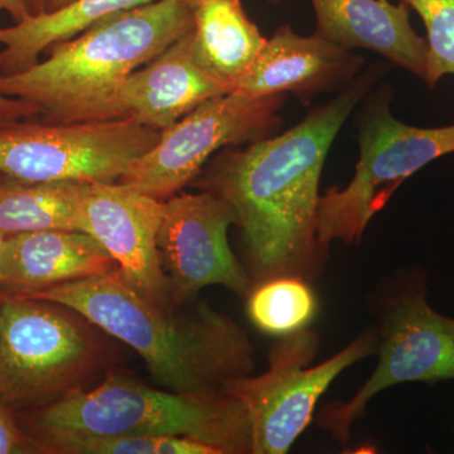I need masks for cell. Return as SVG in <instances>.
I'll use <instances>...</instances> for the list:
<instances>
[{
  "label": "cell",
  "mask_w": 454,
  "mask_h": 454,
  "mask_svg": "<svg viewBox=\"0 0 454 454\" xmlns=\"http://www.w3.org/2000/svg\"><path fill=\"white\" fill-rule=\"evenodd\" d=\"M4 236L0 235V258H2V250H3V245H4ZM0 279H2V277H0Z\"/></svg>",
  "instance_id": "28"
},
{
  "label": "cell",
  "mask_w": 454,
  "mask_h": 454,
  "mask_svg": "<svg viewBox=\"0 0 454 454\" xmlns=\"http://www.w3.org/2000/svg\"><path fill=\"white\" fill-rule=\"evenodd\" d=\"M9 293V292H8ZM74 310L98 330L133 348L155 382L177 393L223 390V384L255 369L254 346L243 328L208 304L166 312L125 282L121 270L13 293Z\"/></svg>",
  "instance_id": "2"
},
{
  "label": "cell",
  "mask_w": 454,
  "mask_h": 454,
  "mask_svg": "<svg viewBox=\"0 0 454 454\" xmlns=\"http://www.w3.org/2000/svg\"><path fill=\"white\" fill-rule=\"evenodd\" d=\"M116 269V260L88 232H23L4 239L0 286L9 293L42 291L106 276Z\"/></svg>",
  "instance_id": "15"
},
{
  "label": "cell",
  "mask_w": 454,
  "mask_h": 454,
  "mask_svg": "<svg viewBox=\"0 0 454 454\" xmlns=\"http://www.w3.org/2000/svg\"><path fill=\"white\" fill-rule=\"evenodd\" d=\"M317 35L343 49H365L423 79L427 41L411 25V8L389 0H310Z\"/></svg>",
  "instance_id": "16"
},
{
  "label": "cell",
  "mask_w": 454,
  "mask_h": 454,
  "mask_svg": "<svg viewBox=\"0 0 454 454\" xmlns=\"http://www.w3.org/2000/svg\"><path fill=\"white\" fill-rule=\"evenodd\" d=\"M86 182L0 179V235L46 230L83 231L82 199Z\"/></svg>",
  "instance_id": "19"
},
{
  "label": "cell",
  "mask_w": 454,
  "mask_h": 454,
  "mask_svg": "<svg viewBox=\"0 0 454 454\" xmlns=\"http://www.w3.org/2000/svg\"><path fill=\"white\" fill-rule=\"evenodd\" d=\"M182 450L179 435H118L65 442L52 454H181Z\"/></svg>",
  "instance_id": "22"
},
{
  "label": "cell",
  "mask_w": 454,
  "mask_h": 454,
  "mask_svg": "<svg viewBox=\"0 0 454 454\" xmlns=\"http://www.w3.org/2000/svg\"><path fill=\"white\" fill-rule=\"evenodd\" d=\"M32 4L35 14L44 13L46 11V0H32Z\"/></svg>",
  "instance_id": "27"
},
{
  "label": "cell",
  "mask_w": 454,
  "mask_h": 454,
  "mask_svg": "<svg viewBox=\"0 0 454 454\" xmlns=\"http://www.w3.org/2000/svg\"><path fill=\"white\" fill-rule=\"evenodd\" d=\"M360 122V160L345 188L321 196L317 235L325 249L333 241L360 243L372 217L405 179L454 152V125L418 128L391 115L385 97L369 103Z\"/></svg>",
  "instance_id": "6"
},
{
  "label": "cell",
  "mask_w": 454,
  "mask_h": 454,
  "mask_svg": "<svg viewBox=\"0 0 454 454\" xmlns=\"http://www.w3.org/2000/svg\"><path fill=\"white\" fill-rule=\"evenodd\" d=\"M229 92L197 62L191 29L130 74L114 98L110 119L131 118L163 131L208 98Z\"/></svg>",
  "instance_id": "14"
},
{
  "label": "cell",
  "mask_w": 454,
  "mask_h": 454,
  "mask_svg": "<svg viewBox=\"0 0 454 454\" xmlns=\"http://www.w3.org/2000/svg\"><path fill=\"white\" fill-rule=\"evenodd\" d=\"M197 62L230 92L252 67L267 38L241 0H190Z\"/></svg>",
  "instance_id": "17"
},
{
  "label": "cell",
  "mask_w": 454,
  "mask_h": 454,
  "mask_svg": "<svg viewBox=\"0 0 454 454\" xmlns=\"http://www.w3.org/2000/svg\"><path fill=\"white\" fill-rule=\"evenodd\" d=\"M369 68L292 129L223 155L202 188L235 212L253 286L277 277L312 282L327 258L317 235L319 181L333 140L379 76Z\"/></svg>",
  "instance_id": "1"
},
{
  "label": "cell",
  "mask_w": 454,
  "mask_h": 454,
  "mask_svg": "<svg viewBox=\"0 0 454 454\" xmlns=\"http://www.w3.org/2000/svg\"><path fill=\"white\" fill-rule=\"evenodd\" d=\"M32 453H38L37 448L27 437L25 430L18 426L13 411L0 393V454Z\"/></svg>",
  "instance_id": "23"
},
{
  "label": "cell",
  "mask_w": 454,
  "mask_h": 454,
  "mask_svg": "<svg viewBox=\"0 0 454 454\" xmlns=\"http://www.w3.org/2000/svg\"><path fill=\"white\" fill-rule=\"evenodd\" d=\"M20 417L38 453L52 454L65 442L118 435H182L220 454L252 453L247 409L226 391L154 389L121 372L107 373L94 389L79 387Z\"/></svg>",
  "instance_id": "4"
},
{
  "label": "cell",
  "mask_w": 454,
  "mask_h": 454,
  "mask_svg": "<svg viewBox=\"0 0 454 454\" xmlns=\"http://www.w3.org/2000/svg\"><path fill=\"white\" fill-rule=\"evenodd\" d=\"M73 2L74 0H46V11H44V13L59 11V9L64 8Z\"/></svg>",
  "instance_id": "26"
},
{
  "label": "cell",
  "mask_w": 454,
  "mask_h": 454,
  "mask_svg": "<svg viewBox=\"0 0 454 454\" xmlns=\"http://www.w3.org/2000/svg\"><path fill=\"white\" fill-rule=\"evenodd\" d=\"M268 2H270V3H277L278 0H268Z\"/></svg>",
  "instance_id": "29"
},
{
  "label": "cell",
  "mask_w": 454,
  "mask_h": 454,
  "mask_svg": "<svg viewBox=\"0 0 454 454\" xmlns=\"http://www.w3.org/2000/svg\"><path fill=\"white\" fill-rule=\"evenodd\" d=\"M379 363L369 380L348 402L330 403L317 422L346 443L354 424L381 391L405 384L454 380V318L441 315L427 300L424 276L409 277L391 298L381 327Z\"/></svg>",
  "instance_id": "9"
},
{
  "label": "cell",
  "mask_w": 454,
  "mask_h": 454,
  "mask_svg": "<svg viewBox=\"0 0 454 454\" xmlns=\"http://www.w3.org/2000/svg\"><path fill=\"white\" fill-rule=\"evenodd\" d=\"M97 325L74 310L8 293L0 297V393L29 411L85 387L109 358Z\"/></svg>",
  "instance_id": "5"
},
{
  "label": "cell",
  "mask_w": 454,
  "mask_h": 454,
  "mask_svg": "<svg viewBox=\"0 0 454 454\" xmlns=\"http://www.w3.org/2000/svg\"><path fill=\"white\" fill-rule=\"evenodd\" d=\"M160 138L131 118L0 128V173L25 182H118Z\"/></svg>",
  "instance_id": "8"
},
{
  "label": "cell",
  "mask_w": 454,
  "mask_h": 454,
  "mask_svg": "<svg viewBox=\"0 0 454 454\" xmlns=\"http://www.w3.org/2000/svg\"><path fill=\"white\" fill-rule=\"evenodd\" d=\"M7 12L14 23L22 22L35 14L32 0H0V12Z\"/></svg>",
  "instance_id": "25"
},
{
  "label": "cell",
  "mask_w": 454,
  "mask_h": 454,
  "mask_svg": "<svg viewBox=\"0 0 454 454\" xmlns=\"http://www.w3.org/2000/svg\"><path fill=\"white\" fill-rule=\"evenodd\" d=\"M317 300L309 282L277 277L256 284L249 293L247 313L260 331L283 337L303 330L315 318Z\"/></svg>",
  "instance_id": "20"
},
{
  "label": "cell",
  "mask_w": 454,
  "mask_h": 454,
  "mask_svg": "<svg viewBox=\"0 0 454 454\" xmlns=\"http://www.w3.org/2000/svg\"><path fill=\"white\" fill-rule=\"evenodd\" d=\"M231 206L210 191L177 193L164 201L158 252L170 303L179 309L210 286L249 295L253 280L230 247L227 231L235 225Z\"/></svg>",
  "instance_id": "11"
},
{
  "label": "cell",
  "mask_w": 454,
  "mask_h": 454,
  "mask_svg": "<svg viewBox=\"0 0 454 454\" xmlns=\"http://www.w3.org/2000/svg\"><path fill=\"white\" fill-rule=\"evenodd\" d=\"M82 215L83 232L116 260L125 282L157 309L175 310L158 252L164 201L119 182H86Z\"/></svg>",
  "instance_id": "12"
},
{
  "label": "cell",
  "mask_w": 454,
  "mask_h": 454,
  "mask_svg": "<svg viewBox=\"0 0 454 454\" xmlns=\"http://www.w3.org/2000/svg\"><path fill=\"white\" fill-rule=\"evenodd\" d=\"M286 100V95L249 98L236 92L208 98L160 131L157 145L118 182L167 201L199 177L221 148L270 137L280 127L278 113Z\"/></svg>",
  "instance_id": "10"
},
{
  "label": "cell",
  "mask_w": 454,
  "mask_h": 454,
  "mask_svg": "<svg viewBox=\"0 0 454 454\" xmlns=\"http://www.w3.org/2000/svg\"><path fill=\"white\" fill-rule=\"evenodd\" d=\"M155 0H74L50 12L32 14L13 26L0 27V74L22 73L59 42L70 40L103 18L142 7Z\"/></svg>",
  "instance_id": "18"
},
{
  "label": "cell",
  "mask_w": 454,
  "mask_h": 454,
  "mask_svg": "<svg viewBox=\"0 0 454 454\" xmlns=\"http://www.w3.org/2000/svg\"><path fill=\"white\" fill-rule=\"evenodd\" d=\"M414 9L427 28L423 82L432 89L446 74H454V0H402Z\"/></svg>",
  "instance_id": "21"
},
{
  "label": "cell",
  "mask_w": 454,
  "mask_h": 454,
  "mask_svg": "<svg viewBox=\"0 0 454 454\" xmlns=\"http://www.w3.org/2000/svg\"><path fill=\"white\" fill-rule=\"evenodd\" d=\"M191 29L190 0H155L53 44L49 59L22 73L0 74V92L37 106L47 121H112L114 98L130 74Z\"/></svg>",
  "instance_id": "3"
},
{
  "label": "cell",
  "mask_w": 454,
  "mask_h": 454,
  "mask_svg": "<svg viewBox=\"0 0 454 454\" xmlns=\"http://www.w3.org/2000/svg\"><path fill=\"white\" fill-rule=\"evenodd\" d=\"M41 114V110L22 98L7 97L0 92V128L25 121Z\"/></svg>",
  "instance_id": "24"
},
{
  "label": "cell",
  "mask_w": 454,
  "mask_h": 454,
  "mask_svg": "<svg viewBox=\"0 0 454 454\" xmlns=\"http://www.w3.org/2000/svg\"><path fill=\"white\" fill-rule=\"evenodd\" d=\"M378 334L365 331L325 363L310 367L319 336L309 328L286 334L271 346L267 372L240 376L223 390L247 409L253 454H286L312 422L317 403L348 367L369 357Z\"/></svg>",
  "instance_id": "7"
},
{
  "label": "cell",
  "mask_w": 454,
  "mask_h": 454,
  "mask_svg": "<svg viewBox=\"0 0 454 454\" xmlns=\"http://www.w3.org/2000/svg\"><path fill=\"white\" fill-rule=\"evenodd\" d=\"M364 64V57L352 50L316 32L303 37L284 25L265 42L232 92L249 98L293 94L307 104L322 92L346 88L356 79Z\"/></svg>",
  "instance_id": "13"
}]
</instances>
